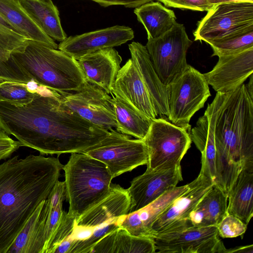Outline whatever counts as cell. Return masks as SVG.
I'll list each match as a JSON object with an SVG mask.
<instances>
[{
	"label": "cell",
	"instance_id": "cell-30",
	"mask_svg": "<svg viewBox=\"0 0 253 253\" xmlns=\"http://www.w3.org/2000/svg\"><path fill=\"white\" fill-rule=\"evenodd\" d=\"M117 131L137 139H143L153 120L132 109L118 97L113 96Z\"/></svg>",
	"mask_w": 253,
	"mask_h": 253
},
{
	"label": "cell",
	"instance_id": "cell-36",
	"mask_svg": "<svg viewBox=\"0 0 253 253\" xmlns=\"http://www.w3.org/2000/svg\"><path fill=\"white\" fill-rule=\"evenodd\" d=\"M76 219L64 211L57 229L49 242L44 253H54L59 244L69 237L73 230Z\"/></svg>",
	"mask_w": 253,
	"mask_h": 253
},
{
	"label": "cell",
	"instance_id": "cell-23",
	"mask_svg": "<svg viewBox=\"0 0 253 253\" xmlns=\"http://www.w3.org/2000/svg\"><path fill=\"white\" fill-rule=\"evenodd\" d=\"M227 212L246 224L253 216V164L243 167L228 194Z\"/></svg>",
	"mask_w": 253,
	"mask_h": 253
},
{
	"label": "cell",
	"instance_id": "cell-29",
	"mask_svg": "<svg viewBox=\"0 0 253 253\" xmlns=\"http://www.w3.org/2000/svg\"><path fill=\"white\" fill-rule=\"evenodd\" d=\"M190 136L202 155L200 172L214 182L216 148L213 131L206 113L198 119L196 126L191 129Z\"/></svg>",
	"mask_w": 253,
	"mask_h": 253
},
{
	"label": "cell",
	"instance_id": "cell-39",
	"mask_svg": "<svg viewBox=\"0 0 253 253\" xmlns=\"http://www.w3.org/2000/svg\"><path fill=\"white\" fill-rule=\"evenodd\" d=\"M167 7L196 11H208L213 5L208 0H157Z\"/></svg>",
	"mask_w": 253,
	"mask_h": 253
},
{
	"label": "cell",
	"instance_id": "cell-10",
	"mask_svg": "<svg viewBox=\"0 0 253 253\" xmlns=\"http://www.w3.org/2000/svg\"><path fill=\"white\" fill-rule=\"evenodd\" d=\"M253 26V2L220 3L207 11L193 35L195 41L208 43Z\"/></svg>",
	"mask_w": 253,
	"mask_h": 253
},
{
	"label": "cell",
	"instance_id": "cell-1",
	"mask_svg": "<svg viewBox=\"0 0 253 253\" xmlns=\"http://www.w3.org/2000/svg\"><path fill=\"white\" fill-rule=\"evenodd\" d=\"M39 92L24 105L0 101V128L22 146L42 155L82 153L108 135L109 130L80 116L51 91Z\"/></svg>",
	"mask_w": 253,
	"mask_h": 253
},
{
	"label": "cell",
	"instance_id": "cell-45",
	"mask_svg": "<svg viewBox=\"0 0 253 253\" xmlns=\"http://www.w3.org/2000/svg\"><path fill=\"white\" fill-rule=\"evenodd\" d=\"M208 1L209 4L212 5L218 3L226 2H250L253 3V0H208Z\"/></svg>",
	"mask_w": 253,
	"mask_h": 253
},
{
	"label": "cell",
	"instance_id": "cell-40",
	"mask_svg": "<svg viewBox=\"0 0 253 253\" xmlns=\"http://www.w3.org/2000/svg\"><path fill=\"white\" fill-rule=\"evenodd\" d=\"M21 146L19 141H15L0 128V161L11 157Z\"/></svg>",
	"mask_w": 253,
	"mask_h": 253
},
{
	"label": "cell",
	"instance_id": "cell-47",
	"mask_svg": "<svg viewBox=\"0 0 253 253\" xmlns=\"http://www.w3.org/2000/svg\"><path fill=\"white\" fill-rule=\"evenodd\" d=\"M0 23L12 29L11 27L0 15Z\"/></svg>",
	"mask_w": 253,
	"mask_h": 253
},
{
	"label": "cell",
	"instance_id": "cell-26",
	"mask_svg": "<svg viewBox=\"0 0 253 253\" xmlns=\"http://www.w3.org/2000/svg\"><path fill=\"white\" fill-rule=\"evenodd\" d=\"M31 19L47 35L62 42L67 37L62 28L59 12L52 0H18Z\"/></svg>",
	"mask_w": 253,
	"mask_h": 253
},
{
	"label": "cell",
	"instance_id": "cell-11",
	"mask_svg": "<svg viewBox=\"0 0 253 253\" xmlns=\"http://www.w3.org/2000/svg\"><path fill=\"white\" fill-rule=\"evenodd\" d=\"M52 92L65 106L94 125L107 130L116 127L112 97L98 86L86 81L75 91Z\"/></svg>",
	"mask_w": 253,
	"mask_h": 253
},
{
	"label": "cell",
	"instance_id": "cell-37",
	"mask_svg": "<svg viewBox=\"0 0 253 253\" xmlns=\"http://www.w3.org/2000/svg\"><path fill=\"white\" fill-rule=\"evenodd\" d=\"M3 81L26 84L32 82V79L21 70L12 58L11 61L5 62L0 56V81Z\"/></svg>",
	"mask_w": 253,
	"mask_h": 253
},
{
	"label": "cell",
	"instance_id": "cell-17",
	"mask_svg": "<svg viewBox=\"0 0 253 253\" xmlns=\"http://www.w3.org/2000/svg\"><path fill=\"white\" fill-rule=\"evenodd\" d=\"M111 94L152 120L158 117L147 88L130 58L119 71Z\"/></svg>",
	"mask_w": 253,
	"mask_h": 253
},
{
	"label": "cell",
	"instance_id": "cell-35",
	"mask_svg": "<svg viewBox=\"0 0 253 253\" xmlns=\"http://www.w3.org/2000/svg\"><path fill=\"white\" fill-rule=\"evenodd\" d=\"M247 224L237 217L226 213L216 225L218 234L223 238H232L243 235Z\"/></svg>",
	"mask_w": 253,
	"mask_h": 253
},
{
	"label": "cell",
	"instance_id": "cell-38",
	"mask_svg": "<svg viewBox=\"0 0 253 253\" xmlns=\"http://www.w3.org/2000/svg\"><path fill=\"white\" fill-rule=\"evenodd\" d=\"M47 214L45 225V244L42 253H45L46 247L54 232L59 224L65 211L63 210V203L55 207H50L47 203Z\"/></svg>",
	"mask_w": 253,
	"mask_h": 253
},
{
	"label": "cell",
	"instance_id": "cell-12",
	"mask_svg": "<svg viewBox=\"0 0 253 253\" xmlns=\"http://www.w3.org/2000/svg\"><path fill=\"white\" fill-rule=\"evenodd\" d=\"M187 189L175 199L153 224L152 238L158 235L180 231L191 226L188 217L200 200L214 184L209 177L200 172L188 184Z\"/></svg>",
	"mask_w": 253,
	"mask_h": 253
},
{
	"label": "cell",
	"instance_id": "cell-20",
	"mask_svg": "<svg viewBox=\"0 0 253 253\" xmlns=\"http://www.w3.org/2000/svg\"><path fill=\"white\" fill-rule=\"evenodd\" d=\"M188 186V184L176 186L147 206L120 217L118 221L119 227L135 236L152 238L151 229L153 224L173 200L187 189Z\"/></svg>",
	"mask_w": 253,
	"mask_h": 253
},
{
	"label": "cell",
	"instance_id": "cell-4",
	"mask_svg": "<svg viewBox=\"0 0 253 253\" xmlns=\"http://www.w3.org/2000/svg\"><path fill=\"white\" fill-rule=\"evenodd\" d=\"M11 57L33 82L51 91H75L86 81L78 60L40 42L29 40L23 52Z\"/></svg>",
	"mask_w": 253,
	"mask_h": 253
},
{
	"label": "cell",
	"instance_id": "cell-19",
	"mask_svg": "<svg viewBox=\"0 0 253 253\" xmlns=\"http://www.w3.org/2000/svg\"><path fill=\"white\" fill-rule=\"evenodd\" d=\"M131 59L149 93L157 116L169 117L167 85L161 81L150 60L146 46L133 42L128 45Z\"/></svg>",
	"mask_w": 253,
	"mask_h": 253
},
{
	"label": "cell",
	"instance_id": "cell-3",
	"mask_svg": "<svg viewBox=\"0 0 253 253\" xmlns=\"http://www.w3.org/2000/svg\"><path fill=\"white\" fill-rule=\"evenodd\" d=\"M205 113L214 136L215 180L232 183L244 166L253 164V97L243 84L217 92Z\"/></svg>",
	"mask_w": 253,
	"mask_h": 253
},
{
	"label": "cell",
	"instance_id": "cell-9",
	"mask_svg": "<svg viewBox=\"0 0 253 253\" xmlns=\"http://www.w3.org/2000/svg\"><path fill=\"white\" fill-rule=\"evenodd\" d=\"M192 43L183 25L175 22L168 31L146 45L150 60L161 81L168 85L186 69V54Z\"/></svg>",
	"mask_w": 253,
	"mask_h": 253
},
{
	"label": "cell",
	"instance_id": "cell-16",
	"mask_svg": "<svg viewBox=\"0 0 253 253\" xmlns=\"http://www.w3.org/2000/svg\"><path fill=\"white\" fill-rule=\"evenodd\" d=\"M253 73V47L239 53L221 56L210 72L203 74L216 92L235 90Z\"/></svg>",
	"mask_w": 253,
	"mask_h": 253
},
{
	"label": "cell",
	"instance_id": "cell-14",
	"mask_svg": "<svg viewBox=\"0 0 253 253\" xmlns=\"http://www.w3.org/2000/svg\"><path fill=\"white\" fill-rule=\"evenodd\" d=\"M181 166L165 170H148L132 179L127 189L130 199L129 212L152 203L182 180Z\"/></svg>",
	"mask_w": 253,
	"mask_h": 253
},
{
	"label": "cell",
	"instance_id": "cell-24",
	"mask_svg": "<svg viewBox=\"0 0 253 253\" xmlns=\"http://www.w3.org/2000/svg\"><path fill=\"white\" fill-rule=\"evenodd\" d=\"M154 239L131 235L119 227L106 234L92 247L90 253H154Z\"/></svg>",
	"mask_w": 253,
	"mask_h": 253
},
{
	"label": "cell",
	"instance_id": "cell-6",
	"mask_svg": "<svg viewBox=\"0 0 253 253\" xmlns=\"http://www.w3.org/2000/svg\"><path fill=\"white\" fill-rule=\"evenodd\" d=\"M169 117L170 123L189 133V122L194 114L202 108L211 96L203 74L188 65L185 70L167 85Z\"/></svg>",
	"mask_w": 253,
	"mask_h": 253
},
{
	"label": "cell",
	"instance_id": "cell-22",
	"mask_svg": "<svg viewBox=\"0 0 253 253\" xmlns=\"http://www.w3.org/2000/svg\"><path fill=\"white\" fill-rule=\"evenodd\" d=\"M47 210L45 200L28 219L6 253H42Z\"/></svg>",
	"mask_w": 253,
	"mask_h": 253
},
{
	"label": "cell",
	"instance_id": "cell-46",
	"mask_svg": "<svg viewBox=\"0 0 253 253\" xmlns=\"http://www.w3.org/2000/svg\"><path fill=\"white\" fill-rule=\"evenodd\" d=\"M249 82L245 84L247 90L251 96L253 97V74L249 77Z\"/></svg>",
	"mask_w": 253,
	"mask_h": 253
},
{
	"label": "cell",
	"instance_id": "cell-28",
	"mask_svg": "<svg viewBox=\"0 0 253 253\" xmlns=\"http://www.w3.org/2000/svg\"><path fill=\"white\" fill-rule=\"evenodd\" d=\"M138 21L144 26L148 40L157 38L169 30L176 22L174 11L159 2L150 1L134 10Z\"/></svg>",
	"mask_w": 253,
	"mask_h": 253
},
{
	"label": "cell",
	"instance_id": "cell-42",
	"mask_svg": "<svg viewBox=\"0 0 253 253\" xmlns=\"http://www.w3.org/2000/svg\"><path fill=\"white\" fill-rule=\"evenodd\" d=\"M103 7L111 5H123L128 8H135L154 0H90Z\"/></svg>",
	"mask_w": 253,
	"mask_h": 253
},
{
	"label": "cell",
	"instance_id": "cell-25",
	"mask_svg": "<svg viewBox=\"0 0 253 253\" xmlns=\"http://www.w3.org/2000/svg\"><path fill=\"white\" fill-rule=\"evenodd\" d=\"M0 15L15 31L54 49L58 44L31 19L18 0H0Z\"/></svg>",
	"mask_w": 253,
	"mask_h": 253
},
{
	"label": "cell",
	"instance_id": "cell-48",
	"mask_svg": "<svg viewBox=\"0 0 253 253\" xmlns=\"http://www.w3.org/2000/svg\"></svg>",
	"mask_w": 253,
	"mask_h": 253
},
{
	"label": "cell",
	"instance_id": "cell-18",
	"mask_svg": "<svg viewBox=\"0 0 253 253\" xmlns=\"http://www.w3.org/2000/svg\"><path fill=\"white\" fill-rule=\"evenodd\" d=\"M122 58L114 47L106 48L86 54L78 62L86 81L111 94Z\"/></svg>",
	"mask_w": 253,
	"mask_h": 253
},
{
	"label": "cell",
	"instance_id": "cell-44",
	"mask_svg": "<svg viewBox=\"0 0 253 253\" xmlns=\"http://www.w3.org/2000/svg\"><path fill=\"white\" fill-rule=\"evenodd\" d=\"M226 253H253V245H247L245 246H241L236 247L231 249H226Z\"/></svg>",
	"mask_w": 253,
	"mask_h": 253
},
{
	"label": "cell",
	"instance_id": "cell-7",
	"mask_svg": "<svg viewBox=\"0 0 253 253\" xmlns=\"http://www.w3.org/2000/svg\"><path fill=\"white\" fill-rule=\"evenodd\" d=\"M148 151V170H165L180 166L192 140L190 133L163 118L153 120L143 139Z\"/></svg>",
	"mask_w": 253,
	"mask_h": 253
},
{
	"label": "cell",
	"instance_id": "cell-32",
	"mask_svg": "<svg viewBox=\"0 0 253 253\" xmlns=\"http://www.w3.org/2000/svg\"><path fill=\"white\" fill-rule=\"evenodd\" d=\"M39 92L29 89L27 84L11 81H0V101L15 105L31 102Z\"/></svg>",
	"mask_w": 253,
	"mask_h": 253
},
{
	"label": "cell",
	"instance_id": "cell-15",
	"mask_svg": "<svg viewBox=\"0 0 253 253\" xmlns=\"http://www.w3.org/2000/svg\"><path fill=\"white\" fill-rule=\"evenodd\" d=\"M133 38L131 28L115 25L67 37L58 44V48L78 60L91 52L121 45Z\"/></svg>",
	"mask_w": 253,
	"mask_h": 253
},
{
	"label": "cell",
	"instance_id": "cell-13",
	"mask_svg": "<svg viewBox=\"0 0 253 253\" xmlns=\"http://www.w3.org/2000/svg\"><path fill=\"white\" fill-rule=\"evenodd\" d=\"M216 226H191L157 235L156 250L162 253H225Z\"/></svg>",
	"mask_w": 253,
	"mask_h": 253
},
{
	"label": "cell",
	"instance_id": "cell-21",
	"mask_svg": "<svg viewBox=\"0 0 253 253\" xmlns=\"http://www.w3.org/2000/svg\"><path fill=\"white\" fill-rule=\"evenodd\" d=\"M130 199L127 189L111 184L109 194L75 221V225L95 228L128 213Z\"/></svg>",
	"mask_w": 253,
	"mask_h": 253
},
{
	"label": "cell",
	"instance_id": "cell-41",
	"mask_svg": "<svg viewBox=\"0 0 253 253\" xmlns=\"http://www.w3.org/2000/svg\"><path fill=\"white\" fill-rule=\"evenodd\" d=\"M66 199V190L64 181H58L55 184L46 199L47 204L51 207H55L63 203Z\"/></svg>",
	"mask_w": 253,
	"mask_h": 253
},
{
	"label": "cell",
	"instance_id": "cell-5",
	"mask_svg": "<svg viewBox=\"0 0 253 253\" xmlns=\"http://www.w3.org/2000/svg\"><path fill=\"white\" fill-rule=\"evenodd\" d=\"M63 170L67 213L76 220L110 192L113 178L106 165L83 152L71 153Z\"/></svg>",
	"mask_w": 253,
	"mask_h": 253
},
{
	"label": "cell",
	"instance_id": "cell-27",
	"mask_svg": "<svg viewBox=\"0 0 253 253\" xmlns=\"http://www.w3.org/2000/svg\"><path fill=\"white\" fill-rule=\"evenodd\" d=\"M228 196L214 185L191 212L188 221L192 226H216L227 213Z\"/></svg>",
	"mask_w": 253,
	"mask_h": 253
},
{
	"label": "cell",
	"instance_id": "cell-34",
	"mask_svg": "<svg viewBox=\"0 0 253 253\" xmlns=\"http://www.w3.org/2000/svg\"><path fill=\"white\" fill-rule=\"evenodd\" d=\"M118 219L119 218L94 228L93 234L89 238L77 242L71 253H90L92 247L98 240L106 234L119 227L118 224Z\"/></svg>",
	"mask_w": 253,
	"mask_h": 253
},
{
	"label": "cell",
	"instance_id": "cell-8",
	"mask_svg": "<svg viewBox=\"0 0 253 253\" xmlns=\"http://www.w3.org/2000/svg\"><path fill=\"white\" fill-rule=\"evenodd\" d=\"M109 131L105 138L83 153L104 164L113 178L147 164L148 151L143 139H132L113 128Z\"/></svg>",
	"mask_w": 253,
	"mask_h": 253
},
{
	"label": "cell",
	"instance_id": "cell-33",
	"mask_svg": "<svg viewBox=\"0 0 253 253\" xmlns=\"http://www.w3.org/2000/svg\"><path fill=\"white\" fill-rule=\"evenodd\" d=\"M29 40L19 33L0 23V56L4 61H11L12 53L23 52Z\"/></svg>",
	"mask_w": 253,
	"mask_h": 253
},
{
	"label": "cell",
	"instance_id": "cell-31",
	"mask_svg": "<svg viewBox=\"0 0 253 253\" xmlns=\"http://www.w3.org/2000/svg\"><path fill=\"white\" fill-rule=\"evenodd\" d=\"M213 50L211 56L232 55L253 47V26L208 42Z\"/></svg>",
	"mask_w": 253,
	"mask_h": 253
},
{
	"label": "cell",
	"instance_id": "cell-2",
	"mask_svg": "<svg viewBox=\"0 0 253 253\" xmlns=\"http://www.w3.org/2000/svg\"><path fill=\"white\" fill-rule=\"evenodd\" d=\"M58 157L15 156L0 165V253H6L28 219L59 180Z\"/></svg>",
	"mask_w": 253,
	"mask_h": 253
},
{
	"label": "cell",
	"instance_id": "cell-43",
	"mask_svg": "<svg viewBox=\"0 0 253 253\" xmlns=\"http://www.w3.org/2000/svg\"><path fill=\"white\" fill-rule=\"evenodd\" d=\"M94 230V228L75 225L71 236L77 241H83L89 238L93 234Z\"/></svg>",
	"mask_w": 253,
	"mask_h": 253
}]
</instances>
